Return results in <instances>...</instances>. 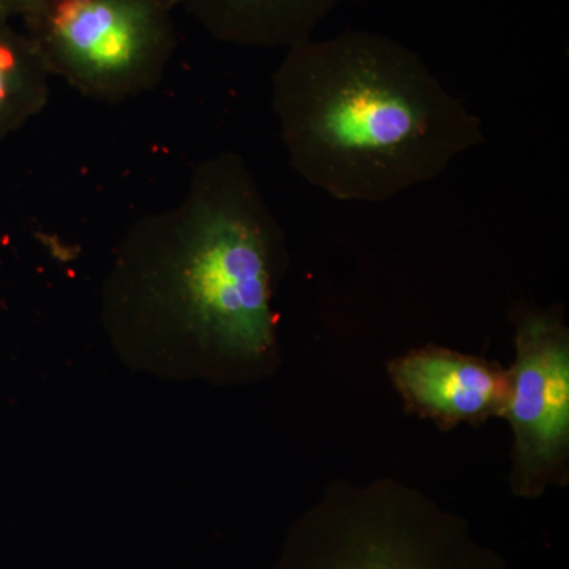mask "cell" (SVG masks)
Here are the masks:
<instances>
[{
    "label": "cell",
    "instance_id": "obj_4",
    "mask_svg": "<svg viewBox=\"0 0 569 569\" xmlns=\"http://www.w3.org/2000/svg\"><path fill=\"white\" fill-rule=\"evenodd\" d=\"M179 0H37L24 33L51 77L121 103L159 88L178 48Z\"/></svg>",
    "mask_w": 569,
    "mask_h": 569
},
{
    "label": "cell",
    "instance_id": "obj_2",
    "mask_svg": "<svg viewBox=\"0 0 569 569\" xmlns=\"http://www.w3.org/2000/svg\"><path fill=\"white\" fill-rule=\"evenodd\" d=\"M271 103L290 167L337 201L385 203L486 142L418 52L365 29L284 50Z\"/></svg>",
    "mask_w": 569,
    "mask_h": 569
},
{
    "label": "cell",
    "instance_id": "obj_3",
    "mask_svg": "<svg viewBox=\"0 0 569 569\" xmlns=\"http://www.w3.org/2000/svg\"><path fill=\"white\" fill-rule=\"evenodd\" d=\"M272 569H508L462 520L406 490L331 493L296 520Z\"/></svg>",
    "mask_w": 569,
    "mask_h": 569
},
{
    "label": "cell",
    "instance_id": "obj_1",
    "mask_svg": "<svg viewBox=\"0 0 569 569\" xmlns=\"http://www.w3.org/2000/svg\"><path fill=\"white\" fill-rule=\"evenodd\" d=\"M283 231L246 160L194 168L181 201L126 231L103 282L112 348L137 372L216 380L276 347Z\"/></svg>",
    "mask_w": 569,
    "mask_h": 569
},
{
    "label": "cell",
    "instance_id": "obj_5",
    "mask_svg": "<svg viewBox=\"0 0 569 569\" xmlns=\"http://www.w3.org/2000/svg\"><path fill=\"white\" fill-rule=\"evenodd\" d=\"M518 358L509 372L511 392L503 418L516 437L520 490L538 482L563 459L569 441V340L556 313L519 317Z\"/></svg>",
    "mask_w": 569,
    "mask_h": 569
},
{
    "label": "cell",
    "instance_id": "obj_8",
    "mask_svg": "<svg viewBox=\"0 0 569 569\" xmlns=\"http://www.w3.org/2000/svg\"><path fill=\"white\" fill-rule=\"evenodd\" d=\"M50 71L31 39L0 17V140L18 132L50 102Z\"/></svg>",
    "mask_w": 569,
    "mask_h": 569
},
{
    "label": "cell",
    "instance_id": "obj_9",
    "mask_svg": "<svg viewBox=\"0 0 569 569\" xmlns=\"http://www.w3.org/2000/svg\"><path fill=\"white\" fill-rule=\"evenodd\" d=\"M37 0H0V17L13 20L17 17H24L32 9Z\"/></svg>",
    "mask_w": 569,
    "mask_h": 569
},
{
    "label": "cell",
    "instance_id": "obj_7",
    "mask_svg": "<svg viewBox=\"0 0 569 569\" xmlns=\"http://www.w3.org/2000/svg\"><path fill=\"white\" fill-rule=\"evenodd\" d=\"M343 0H179L213 40L257 50H288L312 39Z\"/></svg>",
    "mask_w": 569,
    "mask_h": 569
},
{
    "label": "cell",
    "instance_id": "obj_6",
    "mask_svg": "<svg viewBox=\"0 0 569 569\" xmlns=\"http://www.w3.org/2000/svg\"><path fill=\"white\" fill-rule=\"evenodd\" d=\"M391 377L411 410L445 429L503 417L509 372L485 359L445 348H421L391 365Z\"/></svg>",
    "mask_w": 569,
    "mask_h": 569
}]
</instances>
